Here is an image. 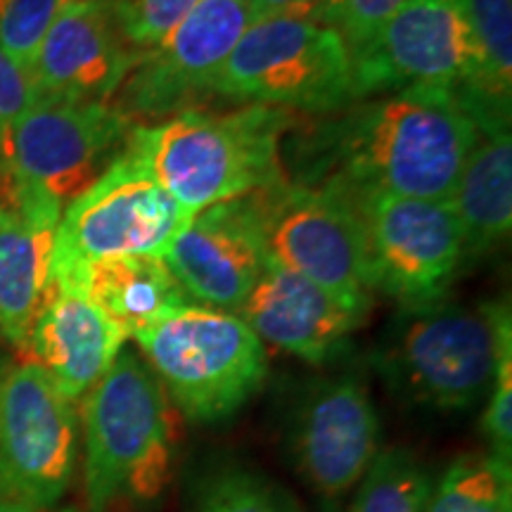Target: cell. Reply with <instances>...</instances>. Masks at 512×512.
<instances>
[{"label": "cell", "instance_id": "6da1fadb", "mask_svg": "<svg viewBox=\"0 0 512 512\" xmlns=\"http://www.w3.org/2000/svg\"><path fill=\"white\" fill-rule=\"evenodd\" d=\"M477 140L475 119L451 88H408L351 102L283 150L292 183L356 207L375 195L448 202Z\"/></svg>", "mask_w": 512, "mask_h": 512}, {"label": "cell", "instance_id": "7a4b0ae2", "mask_svg": "<svg viewBox=\"0 0 512 512\" xmlns=\"http://www.w3.org/2000/svg\"><path fill=\"white\" fill-rule=\"evenodd\" d=\"M294 126L297 114L278 107L185 110L159 124H136L126 143L166 192L197 214L285 181L283 143Z\"/></svg>", "mask_w": 512, "mask_h": 512}, {"label": "cell", "instance_id": "3957f363", "mask_svg": "<svg viewBox=\"0 0 512 512\" xmlns=\"http://www.w3.org/2000/svg\"><path fill=\"white\" fill-rule=\"evenodd\" d=\"M176 408L145 358L121 349L83 399V486L91 512L152 505L176 463Z\"/></svg>", "mask_w": 512, "mask_h": 512}, {"label": "cell", "instance_id": "277c9868", "mask_svg": "<svg viewBox=\"0 0 512 512\" xmlns=\"http://www.w3.org/2000/svg\"><path fill=\"white\" fill-rule=\"evenodd\" d=\"M512 339L510 306H403L375 363L396 394L434 411H470L489 396L498 354Z\"/></svg>", "mask_w": 512, "mask_h": 512}, {"label": "cell", "instance_id": "5b68a950", "mask_svg": "<svg viewBox=\"0 0 512 512\" xmlns=\"http://www.w3.org/2000/svg\"><path fill=\"white\" fill-rule=\"evenodd\" d=\"M166 396L192 422H221L259 392L266 344L238 313L185 304L133 335Z\"/></svg>", "mask_w": 512, "mask_h": 512}, {"label": "cell", "instance_id": "8992f818", "mask_svg": "<svg viewBox=\"0 0 512 512\" xmlns=\"http://www.w3.org/2000/svg\"><path fill=\"white\" fill-rule=\"evenodd\" d=\"M211 95L287 112H339L354 102L351 53L318 19H259L216 74Z\"/></svg>", "mask_w": 512, "mask_h": 512}, {"label": "cell", "instance_id": "52a82bcc", "mask_svg": "<svg viewBox=\"0 0 512 512\" xmlns=\"http://www.w3.org/2000/svg\"><path fill=\"white\" fill-rule=\"evenodd\" d=\"M192 216L126 143L117 159L62 209L53 275L126 256H164Z\"/></svg>", "mask_w": 512, "mask_h": 512}, {"label": "cell", "instance_id": "ba28073f", "mask_svg": "<svg viewBox=\"0 0 512 512\" xmlns=\"http://www.w3.org/2000/svg\"><path fill=\"white\" fill-rule=\"evenodd\" d=\"M259 204L273 261L351 309L370 313L375 290L366 226L347 197L285 178L259 190Z\"/></svg>", "mask_w": 512, "mask_h": 512}, {"label": "cell", "instance_id": "9c48e42d", "mask_svg": "<svg viewBox=\"0 0 512 512\" xmlns=\"http://www.w3.org/2000/svg\"><path fill=\"white\" fill-rule=\"evenodd\" d=\"M133 126L112 102L36 100L0 133V169L64 209L117 159Z\"/></svg>", "mask_w": 512, "mask_h": 512}, {"label": "cell", "instance_id": "30bf717a", "mask_svg": "<svg viewBox=\"0 0 512 512\" xmlns=\"http://www.w3.org/2000/svg\"><path fill=\"white\" fill-rule=\"evenodd\" d=\"M74 401L34 361L0 375V498L31 512L50 508L74 477Z\"/></svg>", "mask_w": 512, "mask_h": 512}, {"label": "cell", "instance_id": "8fae6325", "mask_svg": "<svg viewBox=\"0 0 512 512\" xmlns=\"http://www.w3.org/2000/svg\"><path fill=\"white\" fill-rule=\"evenodd\" d=\"M354 102L408 88L458 95L477 67L463 0H406L366 48L351 55Z\"/></svg>", "mask_w": 512, "mask_h": 512}, {"label": "cell", "instance_id": "7c38bea8", "mask_svg": "<svg viewBox=\"0 0 512 512\" xmlns=\"http://www.w3.org/2000/svg\"><path fill=\"white\" fill-rule=\"evenodd\" d=\"M356 209L366 226L373 290L389 294L401 309L444 299L465 264L453 204L375 195Z\"/></svg>", "mask_w": 512, "mask_h": 512}, {"label": "cell", "instance_id": "4fadbf2b", "mask_svg": "<svg viewBox=\"0 0 512 512\" xmlns=\"http://www.w3.org/2000/svg\"><path fill=\"white\" fill-rule=\"evenodd\" d=\"M259 22L247 0H202L178 27L143 50L112 102L133 121L197 110L245 31Z\"/></svg>", "mask_w": 512, "mask_h": 512}, {"label": "cell", "instance_id": "5bb4252c", "mask_svg": "<svg viewBox=\"0 0 512 512\" xmlns=\"http://www.w3.org/2000/svg\"><path fill=\"white\" fill-rule=\"evenodd\" d=\"M380 418L366 382L339 375L318 382L299 406L294 463L306 486L330 508L366 477L380 453Z\"/></svg>", "mask_w": 512, "mask_h": 512}, {"label": "cell", "instance_id": "9a60e30c", "mask_svg": "<svg viewBox=\"0 0 512 512\" xmlns=\"http://www.w3.org/2000/svg\"><path fill=\"white\" fill-rule=\"evenodd\" d=\"M162 259L192 304L238 313L271 259L259 190L197 211Z\"/></svg>", "mask_w": 512, "mask_h": 512}, {"label": "cell", "instance_id": "2e32d148", "mask_svg": "<svg viewBox=\"0 0 512 512\" xmlns=\"http://www.w3.org/2000/svg\"><path fill=\"white\" fill-rule=\"evenodd\" d=\"M140 53L121 34L114 0H64L34 64L38 100L112 102Z\"/></svg>", "mask_w": 512, "mask_h": 512}, {"label": "cell", "instance_id": "e0dca14e", "mask_svg": "<svg viewBox=\"0 0 512 512\" xmlns=\"http://www.w3.org/2000/svg\"><path fill=\"white\" fill-rule=\"evenodd\" d=\"M62 207L0 169V335L19 351L53 283V249Z\"/></svg>", "mask_w": 512, "mask_h": 512}, {"label": "cell", "instance_id": "ac0fdd59", "mask_svg": "<svg viewBox=\"0 0 512 512\" xmlns=\"http://www.w3.org/2000/svg\"><path fill=\"white\" fill-rule=\"evenodd\" d=\"M238 316L264 344L323 366L347 349L368 313L351 309L323 287L268 259Z\"/></svg>", "mask_w": 512, "mask_h": 512}, {"label": "cell", "instance_id": "d6986e66", "mask_svg": "<svg viewBox=\"0 0 512 512\" xmlns=\"http://www.w3.org/2000/svg\"><path fill=\"white\" fill-rule=\"evenodd\" d=\"M126 332L81 287L50 283L29 337V354L67 399H81L110 370Z\"/></svg>", "mask_w": 512, "mask_h": 512}, {"label": "cell", "instance_id": "ffe728a7", "mask_svg": "<svg viewBox=\"0 0 512 512\" xmlns=\"http://www.w3.org/2000/svg\"><path fill=\"white\" fill-rule=\"evenodd\" d=\"M53 280L81 287L126 337L157 323L169 311L192 304L162 256L98 261L74 273L53 275Z\"/></svg>", "mask_w": 512, "mask_h": 512}, {"label": "cell", "instance_id": "44dd1931", "mask_svg": "<svg viewBox=\"0 0 512 512\" xmlns=\"http://www.w3.org/2000/svg\"><path fill=\"white\" fill-rule=\"evenodd\" d=\"M463 230L465 259L489 254L512 228V138L510 131L479 133L460 171L451 200Z\"/></svg>", "mask_w": 512, "mask_h": 512}, {"label": "cell", "instance_id": "7402d4cb", "mask_svg": "<svg viewBox=\"0 0 512 512\" xmlns=\"http://www.w3.org/2000/svg\"><path fill=\"white\" fill-rule=\"evenodd\" d=\"M477 48V67L458 91L479 133L510 131L512 0H463Z\"/></svg>", "mask_w": 512, "mask_h": 512}, {"label": "cell", "instance_id": "603a6c76", "mask_svg": "<svg viewBox=\"0 0 512 512\" xmlns=\"http://www.w3.org/2000/svg\"><path fill=\"white\" fill-rule=\"evenodd\" d=\"M425 512H512V467L494 453L453 460Z\"/></svg>", "mask_w": 512, "mask_h": 512}, {"label": "cell", "instance_id": "cb8c5ba5", "mask_svg": "<svg viewBox=\"0 0 512 512\" xmlns=\"http://www.w3.org/2000/svg\"><path fill=\"white\" fill-rule=\"evenodd\" d=\"M432 489V475L411 451L389 448L358 482L349 512H425Z\"/></svg>", "mask_w": 512, "mask_h": 512}, {"label": "cell", "instance_id": "d4e9b609", "mask_svg": "<svg viewBox=\"0 0 512 512\" xmlns=\"http://www.w3.org/2000/svg\"><path fill=\"white\" fill-rule=\"evenodd\" d=\"M190 512H299L285 489L247 470H221L197 491Z\"/></svg>", "mask_w": 512, "mask_h": 512}, {"label": "cell", "instance_id": "484cf974", "mask_svg": "<svg viewBox=\"0 0 512 512\" xmlns=\"http://www.w3.org/2000/svg\"><path fill=\"white\" fill-rule=\"evenodd\" d=\"M64 0H0V46L31 69Z\"/></svg>", "mask_w": 512, "mask_h": 512}, {"label": "cell", "instance_id": "4316f807", "mask_svg": "<svg viewBox=\"0 0 512 512\" xmlns=\"http://www.w3.org/2000/svg\"><path fill=\"white\" fill-rule=\"evenodd\" d=\"M202 0H114L121 34L138 53L155 48Z\"/></svg>", "mask_w": 512, "mask_h": 512}, {"label": "cell", "instance_id": "83f0119b", "mask_svg": "<svg viewBox=\"0 0 512 512\" xmlns=\"http://www.w3.org/2000/svg\"><path fill=\"white\" fill-rule=\"evenodd\" d=\"M406 0H325L316 19L342 36L349 53L363 50Z\"/></svg>", "mask_w": 512, "mask_h": 512}, {"label": "cell", "instance_id": "f1b7e54d", "mask_svg": "<svg viewBox=\"0 0 512 512\" xmlns=\"http://www.w3.org/2000/svg\"><path fill=\"white\" fill-rule=\"evenodd\" d=\"M484 411V434L489 441V453L496 458L512 460V339L503 344L498 354L494 382H491L489 396H486Z\"/></svg>", "mask_w": 512, "mask_h": 512}, {"label": "cell", "instance_id": "f546056e", "mask_svg": "<svg viewBox=\"0 0 512 512\" xmlns=\"http://www.w3.org/2000/svg\"><path fill=\"white\" fill-rule=\"evenodd\" d=\"M38 100L31 69L0 46V133Z\"/></svg>", "mask_w": 512, "mask_h": 512}, {"label": "cell", "instance_id": "4dcf8cb0", "mask_svg": "<svg viewBox=\"0 0 512 512\" xmlns=\"http://www.w3.org/2000/svg\"><path fill=\"white\" fill-rule=\"evenodd\" d=\"M247 3L259 19H273V17L316 19L318 10L323 8L325 0H247Z\"/></svg>", "mask_w": 512, "mask_h": 512}, {"label": "cell", "instance_id": "1f68e13d", "mask_svg": "<svg viewBox=\"0 0 512 512\" xmlns=\"http://www.w3.org/2000/svg\"><path fill=\"white\" fill-rule=\"evenodd\" d=\"M0 512H31L27 508H22V505H15V503H8L0 498Z\"/></svg>", "mask_w": 512, "mask_h": 512}, {"label": "cell", "instance_id": "d6a6232c", "mask_svg": "<svg viewBox=\"0 0 512 512\" xmlns=\"http://www.w3.org/2000/svg\"><path fill=\"white\" fill-rule=\"evenodd\" d=\"M64 512H74V510H64Z\"/></svg>", "mask_w": 512, "mask_h": 512}]
</instances>
